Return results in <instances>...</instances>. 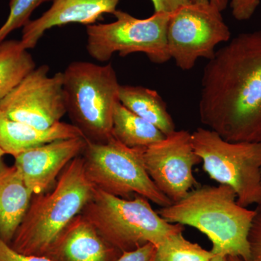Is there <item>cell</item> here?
<instances>
[{"mask_svg": "<svg viewBox=\"0 0 261 261\" xmlns=\"http://www.w3.org/2000/svg\"><path fill=\"white\" fill-rule=\"evenodd\" d=\"M199 115L225 140L261 142V31L238 34L207 62Z\"/></svg>", "mask_w": 261, "mask_h": 261, "instance_id": "cell-1", "label": "cell"}, {"mask_svg": "<svg viewBox=\"0 0 261 261\" xmlns=\"http://www.w3.org/2000/svg\"><path fill=\"white\" fill-rule=\"evenodd\" d=\"M158 213L168 222L190 226L205 234L215 255L250 261L248 234L255 210L239 205L231 187H198Z\"/></svg>", "mask_w": 261, "mask_h": 261, "instance_id": "cell-2", "label": "cell"}, {"mask_svg": "<svg viewBox=\"0 0 261 261\" xmlns=\"http://www.w3.org/2000/svg\"><path fill=\"white\" fill-rule=\"evenodd\" d=\"M94 188L86 173L83 157L75 158L51 191L33 196L10 246L25 255H47L65 228L82 214Z\"/></svg>", "mask_w": 261, "mask_h": 261, "instance_id": "cell-3", "label": "cell"}, {"mask_svg": "<svg viewBox=\"0 0 261 261\" xmlns=\"http://www.w3.org/2000/svg\"><path fill=\"white\" fill-rule=\"evenodd\" d=\"M82 214L121 252L147 243L159 247L170 235L185 229L181 224L163 219L142 196L122 198L96 188Z\"/></svg>", "mask_w": 261, "mask_h": 261, "instance_id": "cell-4", "label": "cell"}, {"mask_svg": "<svg viewBox=\"0 0 261 261\" xmlns=\"http://www.w3.org/2000/svg\"><path fill=\"white\" fill-rule=\"evenodd\" d=\"M63 73L67 113L73 125L87 140L105 142L111 139L121 86L113 65L74 61Z\"/></svg>", "mask_w": 261, "mask_h": 261, "instance_id": "cell-5", "label": "cell"}, {"mask_svg": "<svg viewBox=\"0 0 261 261\" xmlns=\"http://www.w3.org/2000/svg\"><path fill=\"white\" fill-rule=\"evenodd\" d=\"M191 140L211 178L231 187L239 205H260L261 142H228L207 128H197Z\"/></svg>", "mask_w": 261, "mask_h": 261, "instance_id": "cell-6", "label": "cell"}, {"mask_svg": "<svg viewBox=\"0 0 261 261\" xmlns=\"http://www.w3.org/2000/svg\"><path fill=\"white\" fill-rule=\"evenodd\" d=\"M86 140L82 155L87 177L96 189L122 198L142 196L161 207L173 203L149 177L145 149L130 148L113 137L105 142Z\"/></svg>", "mask_w": 261, "mask_h": 261, "instance_id": "cell-7", "label": "cell"}, {"mask_svg": "<svg viewBox=\"0 0 261 261\" xmlns=\"http://www.w3.org/2000/svg\"><path fill=\"white\" fill-rule=\"evenodd\" d=\"M111 23L87 27V53L99 62L110 61L115 53L125 57L143 53L155 64L171 60L166 33L171 13H154L147 18H137L123 10L113 14Z\"/></svg>", "mask_w": 261, "mask_h": 261, "instance_id": "cell-8", "label": "cell"}, {"mask_svg": "<svg viewBox=\"0 0 261 261\" xmlns=\"http://www.w3.org/2000/svg\"><path fill=\"white\" fill-rule=\"evenodd\" d=\"M222 11L211 3L180 7L171 13L166 33L171 59L182 70H190L200 58L211 60L220 44L231 39Z\"/></svg>", "mask_w": 261, "mask_h": 261, "instance_id": "cell-9", "label": "cell"}, {"mask_svg": "<svg viewBox=\"0 0 261 261\" xmlns=\"http://www.w3.org/2000/svg\"><path fill=\"white\" fill-rule=\"evenodd\" d=\"M49 72L47 65L36 67L0 101V111L39 129H47L61 122L67 113L63 73L49 76Z\"/></svg>", "mask_w": 261, "mask_h": 261, "instance_id": "cell-10", "label": "cell"}, {"mask_svg": "<svg viewBox=\"0 0 261 261\" xmlns=\"http://www.w3.org/2000/svg\"><path fill=\"white\" fill-rule=\"evenodd\" d=\"M144 162L154 185L173 203L197 185L193 169L202 160L192 147L191 133L176 130L145 149Z\"/></svg>", "mask_w": 261, "mask_h": 261, "instance_id": "cell-11", "label": "cell"}, {"mask_svg": "<svg viewBox=\"0 0 261 261\" xmlns=\"http://www.w3.org/2000/svg\"><path fill=\"white\" fill-rule=\"evenodd\" d=\"M87 145L83 137L61 139L29 149L15 157L14 166L33 195L46 192Z\"/></svg>", "mask_w": 261, "mask_h": 261, "instance_id": "cell-12", "label": "cell"}, {"mask_svg": "<svg viewBox=\"0 0 261 261\" xmlns=\"http://www.w3.org/2000/svg\"><path fill=\"white\" fill-rule=\"evenodd\" d=\"M121 0H53L50 8L39 18L23 27L22 45L27 49L37 46L44 33L70 23L90 25L104 14H113Z\"/></svg>", "mask_w": 261, "mask_h": 261, "instance_id": "cell-13", "label": "cell"}, {"mask_svg": "<svg viewBox=\"0 0 261 261\" xmlns=\"http://www.w3.org/2000/svg\"><path fill=\"white\" fill-rule=\"evenodd\" d=\"M121 253L81 214L65 228L45 256L53 261H117Z\"/></svg>", "mask_w": 261, "mask_h": 261, "instance_id": "cell-14", "label": "cell"}, {"mask_svg": "<svg viewBox=\"0 0 261 261\" xmlns=\"http://www.w3.org/2000/svg\"><path fill=\"white\" fill-rule=\"evenodd\" d=\"M79 137H84L73 124L61 121L47 129H39L15 121L0 111V149L13 158L53 141Z\"/></svg>", "mask_w": 261, "mask_h": 261, "instance_id": "cell-15", "label": "cell"}, {"mask_svg": "<svg viewBox=\"0 0 261 261\" xmlns=\"http://www.w3.org/2000/svg\"><path fill=\"white\" fill-rule=\"evenodd\" d=\"M32 192L14 165L0 161V238L10 244L28 211Z\"/></svg>", "mask_w": 261, "mask_h": 261, "instance_id": "cell-16", "label": "cell"}, {"mask_svg": "<svg viewBox=\"0 0 261 261\" xmlns=\"http://www.w3.org/2000/svg\"><path fill=\"white\" fill-rule=\"evenodd\" d=\"M118 99L127 109L152 123L165 135L176 130L167 105L157 91L142 86L121 85Z\"/></svg>", "mask_w": 261, "mask_h": 261, "instance_id": "cell-17", "label": "cell"}, {"mask_svg": "<svg viewBox=\"0 0 261 261\" xmlns=\"http://www.w3.org/2000/svg\"><path fill=\"white\" fill-rule=\"evenodd\" d=\"M112 137L130 148L147 149L166 135L118 102L113 113Z\"/></svg>", "mask_w": 261, "mask_h": 261, "instance_id": "cell-18", "label": "cell"}, {"mask_svg": "<svg viewBox=\"0 0 261 261\" xmlns=\"http://www.w3.org/2000/svg\"><path fill=\"white\" fill-rule=\"evenodd\" d=\"M36 68L28 49L20 40H5L0 44V101Z\"/></svg>", "mask_w": 261, "mask_h": 261, "instance_id": "cell-19", "label": "cell"}, {"mask_svg": "<svg viewBox=\"0 0 261 261\" xmlns=\"http://www.w3.org/2000/svg\"><path fill=\"white\" fill-rule=\"evenodd\" d=\"M212 251L191 243L183 231L173 233L157 247L156 261H209L215 256Z\"/></svg>", "mask_w": 261, "mask_h": 261, "instance_id": "cell-20", "label": "cell"}, {"mask_svg": "<svg viewBox=\"0 0 261 261\" xmlns=\"http://www.w3.org/2000/svg\"><path fill=\"white\" fill-rule=\"evenodd\" d=\"M49 1L53 0H10L9 14L0 27V44L6 40L12 32L27 25L38 7Z\"/></svg>", "mask_w": 261, "mask_h": 261, "instance_id": "cell-21", "label": "cell"}, {"mask_svg": "<svg viewBox=\"0 0 261 261\" xmlns=\"http://www.w3.org/2000/svg\"><path fill=\"white\" fill-rule=\"evenodd\" d=\"M250 261H261V203L255 210L248 234Z\"/></svg>", "mask_w": 261, "mask_h": 261, "instance_id": "cell-22", "label": "cell"}, {"mask_svg": "<svg viewBox=\"0 0 261 261\" xmlns=\"http://www.w3.org/2000/svg\"><path fill=\"white\" fill-rule=\"evenodd\" d=\"M231 14L240 21L251 18L256 11L260 0H228Z\"/></svg>", "mask_w": 261, "mask_h": 261, "instance_id": "cell-23", "label": "cell"}, {"mask_svg": "<svg viewBox=\"0 0 261 261\" xmlns=\"http://www.w3.org/2000/svg\"><path fill=\"white\" fill-rule=\"evenodd\" d=\"M157 247L147 243L130 251L123 252L117 261H156Z\"/></svg>", "mask_w": 261, "mask_h": 261, "instance_id": "cell-24", "label": "cell"}, {"mask_svg": "<svg viewBox=\"0 0 261 261\" xmlns=\"http://www.w3.org/2000/svg\"><path fill=\"white\" fill-rule=\"evenodd\" d=\"M0 261H53L45 255H25L12 248L0 238Z\"/></svg>", "mask_w": 261, "mask_h": 261, "instance_id": "cell-25", "label": "cell"}, {"mask_svg": "<svg viewBox=\"0 0 261 261\" xmlns=\"http://www.w3.org/2000/svg\"><path fill=\"white\" fill-rule=\"evenodd\" d=\"M154 13H171L183 5L191 3V0H150Z\"/></svg>", "mask_w": 261, "mask_h": 261, "instance_id": "cell-26", "label": "cell"}, {"mask_svg": "<svg viewBox=\"0 0 261 261\" xmlns=\"http://www.w3.org/2000/svg\"><path fill=\"white\" fill-rule=\"evenodd\" d=\"M191 2L195 3H211L222 12L226 10L228 5V0H191Z\"/></svg>", "mask_w": 261, "mask_h": 261, "instance_id": "cell-27", "label": "cell"}, {"mask_svg": "<svg viewBox=\"0 0 261 261\" xmlns=\"http://www.w3.org/2000/svg\"><path fill=\"white\" fill-rule=\"evenodd\" d=\"M209 261H227L226 257L221 256V255H216L213 258Z\"/></svg>", "mask_w": 261, "mask_h": 261, "instance_id": "cell-28", "label": "cell"}, {"mask_svg": "<svg viewBox=\"0 0 261 261\" xmlns=\"http://www.w3.org/2000/svg\"><path fill=\"white\" fill-rule=\"evenodd\" d=\"M226 260L227 261H245L243 258L238 256H227Z\"/></svg>", "mask_w": 261, "mask_h": 261, "instance_id": "cell-29", "label": "cell"}, {"mask_svg": "<svg viewBox=\"0 0 261 261\" xmlns=\"http://www.w3.org/2000/svg\"><path fill=\"white\" fill-rule=\"evenodd\" d=\"M5 155V152L0 149V161L3 159V156Z\"/></svg>", "mask_w": 261, "mask_h": 261, "instance_id": "cell-30", "label": "cell"}]
</instances>
